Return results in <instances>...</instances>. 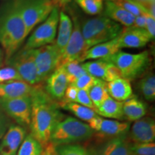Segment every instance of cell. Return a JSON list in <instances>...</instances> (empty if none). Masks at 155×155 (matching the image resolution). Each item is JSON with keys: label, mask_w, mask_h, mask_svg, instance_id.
Returning a JSON list of instances; mask_svg holds the SVG:
<instances>
[{"label": "cell", "mask_w": 155, "mask_h": 155, "mask_svg": "<svg viewBox=\"0 0 155 155\" xmlns=\"http://www.w3.org/2000/svg\"><path fill=\"white\" fill-rule=\"evenodd\" d=\"M31 98V134L45 148L55 125L62 119L60 106L43 90L42 84L35 86Z\"/></svg>", "instance_id": "6da1fadb"}, {"label": "cell", "mask_w": 155, "mask_h": 155, "mask_svg": "<svg viewBox=\"0 0 155 155\" xmlns=\"http://www.w3.org/2000/svg\"><path fill=\"white\" fill-rule=\"evenodd\" d=\"M28 35L18 0H7L0 7V44L5 62L18 51Z\"/></svg>", "instance_id": "7a4b0ae2"}, {"label": "cell", "mask_w": 155, "mask_h": 155, "mask_svg": "<svg viewBox=\"0 0 155 155\" xmlns=\"http://www.w3.org/2000/svg\"><path fill=\"white\" fill-rule=\"evenodd\" d=\"M124 27L101 16L87 19L81 25V32L88 50L93 46L119 38Z\"/></svg>", "instance_id": "3957f363"}, {"label": "cell", "mask_w": 155, "mask_h": 155, "mask_svg": "<svg viewBox=\"0 0 155 155\" xmlns=\"http://www.w3.org/2000/svg\"><path fill=\"white\" fill-rule=\"evenodd\" d=\"M94 131L88 124L71 116L58 121L50 137L49 144L53 147L85 141L92 137Z\"/></svg>", "instance_id": "277c9868"}, {"label": "cell", "mask_w": 155, "mask_h": 155, "mask_svg": "<svg viewBox=\"0 0 155 155\" xmlns=\"http://www.w3.org/2000/svg\"><path fill=\"white\" fill-rule=\"evenodd\" d=\"M101 60L114 64L119 69L121 78L129 81L142 75L150 63V55L147 50L136 54L119 50L114 55Z\"/></svg>", "instance_id": "5b68a950"}, {"label": "cell", "mask_w": 155, "mask_h": 155, "mask_svg": "<svg viewBox=\"0 0 155 155\" xmlns=\"http://www.w3.org/2000/svg\"><path fill=\"white\" fill-rule=\"evenodd\" d=\"M55 6L49 16L37 28L28 39L22 48L35 50L47 45L54 43L57 35L60 11Z\"/></svg>", "instance_id": "8992f818"}, {"label": "cell", "mask_w": 155, "mask_h": 155, "mask_svg": "<svg viewBox=\"0 0 155 155\" xmlns=\"http://www.w3.org/2000/svg\"><path fill=\"white\" fill-rule=\"evenodd\" d=\"M18 3L28 35L48 18L55 7L51 0H18Z\"/></svg>", "instance_id": "52a82bcc"}, {"label": "cell", "mask_w": 155, "mask_h": 155, "mask_svg": "<svg viewBox=\"0 0 155 155\" xmlns=\"http://www.w3.org/2000/svg\"><path fill=\"white\" fill-rule=\"evenodd\" d=\"M6 63L16 70L22 80L31 86H38L42 83L35 63L34 50L22 48L6 61Z\"/></svg>", "instance_id": "ba28073f"}, {"label": "cell", "mask_w": 155, "mask_h": 155, "mask_svg": "<svg viewBox=\"0 0 155 155\" xmlns=\"http://www.w3.org/2000/svg\"><path fill=\"white\" fill-rule=\"evenodd\" d=\"M0 108L9 119H12L21 127L30 124L32 114L31 96H23L15 98H0Z\"/></svg>", "instance_id": "9c48e42d"}, {"label": "cell", "mask_w": 155, "mask_h": 155, "mask_svg": "<svg viewBox=\"0 0 155 155\" xmlns=\"http://www.w3.org/2000/svg\"><path fill=\"white\" fill-rule=\"evenodd\" d=\"M73 22L72 34L68 42L65 51L58 60L56 69L61 68L69 62L74 61H78L80 62L81 58L87 51L86 43L81 32L80 22L77 18H73Z\"/></svg>", "instance_id": "30bf717a"}, {"label": "cell", "mask_w": 155, "mask_h": 155, "mask_svg": "<svg viewBox=\"0 0 155 155\" xmlns=\"http://www.w3.org/2000/svg\"><path fill=\"white\" fill-rule=\"evenodd\" d=\"M34 55L37 71L42 82L55 71L60 55L54 43L35 49Z\"/></svg>", "instance_id": "8fae6325"}, {"label": "cell", "mask_w": 155, "mask_h": 155, "mask_svg": "<svg viewBox=\"0 0 155 155\" xmlns=\"http://www.w3.org/2000/svg\"><path fill=\"white\" fill-rule=\"evenodd\" d=\"M88 123L89 127L94 131L110 138L127 135L130 129V124L128 122L104 119L98 115Z\"/></svg>", "instance_id": "7c38bea8"}, {"label": "cell", "mask_w": 155, "mask_h": 155, "mask_svg": "<svg viewBox=\"0 0 155 155\" xmlns=\"http://www.w3.org/2000/svg\"><path fill=\"white\" fill-rule=\"evenodd\" d=\"M86 72L96 78L108 83L121 78L119 69L114 64L98 59L82 63Z\"/></svg>", "instance_id": "4fadbf2b"}, {"label": "cell", "mask_w": 155, "mask_h": 155, "mask_svg": "<svg viewBox=\"0 0 155 155\" xmlns=\"http://www.w3.org/2000/svg\"><path fill=\"white\" fill-rule=\"evenodd\" d=\"M25 137V127L15 124L9 126L0 143V154L16 155Z\"/></svg>", "instance_id": "5bb4252c"}, {"label": "cell", "mask_w": 155, "mask_h": 155, "mask_svg": "<svg viewBox=\"0 0 155 155\" xmlns=\"http://www.w3.org/2000/svg\"><path fill=\"white\" fill-rule=\"evenodd\" d=\"M129 139L133 143H150L155 140V121L151 117L137 120L131 127Z\"/></svg>", "instance_id": "9a60e30c"}, {"label": "cell", "mask_w": 155, "mask_h": 155, "mask_svg": "<svg viewBox=\"0 0 155 155\" xmlns=\"http://www.w3.org/2000/svg\"><path fill=\"white\" fill-rule=\"evenodd\" d=\"M131 142L127 135L113 137L101 144L93 155H132L130 150Z\"/></svg>", "instance_id": "2e32d148"}, {"label": "cell", "mask_w": 155, "mask_h": 155, "mask_svg": "<svg viewBox=\"0 0 155 155\" xmlns=\"http://www.w3.org/2000/svg\"><path fill=\"white\" fill-rule=\"evenodd\" d=\"M151 41L148 33L144 29L124 28L118 38L120 50L122 48H141Z\"/></svg>", "instance_id": "e0dca14e"}, {"label": "cell", "mask_w": 155, "mask_h": 155, "mask_svg": "<svg viewBox=\"0 0 155 155\" xmlns=\"http://www.w3.org/2000/svg\"><path fill=\"white\" fill-rule=\"evenodd\" d=\"M68 86V82L65 71L63 68H59L46 79L45 91L52 99L61 101Z\"/></svg>", "instance_id": "ac0fdd59"}, {"label": "cell", "mask_w": 155, "mask_h": 155, "mask_svg": "<svg viewBox=\"0 0 155 155\" xmlns=\"http://www.w3.org/2000/svg\"><path fill=\"white\" fill-rule=\"evenodd\" d=\"M35 86H31L23 81H13L0 83V98H15L31 96Z\"/></svg>", "instance_id": "d6986e66"}, {"label": "cell", "mask_w": 155, "mask_h": 155, "mask_svg": "<svg viewBox=\"0 0 155 155\" xmlns=\"http://www.w3.org/2000/svg\"><path fill=\"white\" fill-rule=\"evenodd\" d=\"M73 31V22L71 17L63 11L60 12L57 38L54 42L60 57L63 55Z\"/></svg>", "instance_id": "ffe728a7"}, {"label": "cell", "mask_w": 155, "mask_h": 155, "mask_svg": "<svg viewBox=\"0 0 155 155\" xmlns=\"http://www.w3.org/2000/svg\"><path fill=\"white\" fill-rule=\"evenodd\" d=\"M103 12V16L119 23L124 28H130L133 25L135 17L113 2L106 0Z\"/></svg>", "instance_id": "44dd1931"}, {"label": "cell", "mask_w": 155, "mask_h": 155, "mask_svg": "<svg viewBox=\"0 0 155 155\" xmlns=\"http://www.w3.org/2000/svg\"><path fill=\"white\" fill-rule=\"evenodd\" d=\"M120 50L118 38L110 40V41L103 42L96 45L87 50L83 57L80 60L81 63L90 61V60H98L109 57Z\"/></svg>", "instance_id": "7402d4cb"}, {"label": "cell", "mask_w": 155, "mask_h": 155, "mask_svg": "<svg viewBox=\"0 0 155 155\" xmlns=\"http://www.w3.org/2000/svg\"><path fill=\"white\" fill-rule=\"evenodd\" d=\"M108 95L118 101H125L133 96L132 87L130 81L123 78L106 83Z\"/></svg>", "instance_id": "603a6c76"}, {"label": "cell", "mask_w": 155, "mask_h": 155, "mask_svg": "<svg viewBox=\"0 0 155 155\" xmlns=\"http://www.w3.org/2000/svg\"><path fill=\"white\" fill-rule=\"evenodd\" d=\"M124 118L129 121H135L144 117L147 106L137 97L132 96L123 102Z\"/></svg>", "instance_id": "cb8c5ba5"}, {"label": "cell", "mask_w": 155, "mask_h": 155, "mask_svg": "<svg viewBox=\"0 0 155 155\" xmlns=\"http://www.w3.org/2000/svg\"><path fill=\"white\" fill-rule=\"evenodd\" d=\"M96 112L98 116L108 119H123V102L118 101L109 96L96 108Z\"/></svg>", "instance_id": "d4e9b609"}, {"label": "cell", "mask_w": 155, "mask_h": 155, "mask_svg": "<svg viewBox=\"0 0 155 155\" xmlns=\"http://www.w3.org/2000/svg\"><path fill=\"white\" fill-rule=\"evenodd\" d=\"M43 152L48 155H93L91 151L78 144L61 145L55 147L49 144Z\"/></svg>", "instance_id": "484cf974"}, {"label": "cell", "mask_w": 155, "mask_h": 155, "mask_svg": "<svg viewBox=\"0 0 155 155\" xmlns=\"http://www.w3.org/2000/svg\"><path fill=\"white\" fill-rule=\"evenodd\" d=\"M60 106H61L64 109L71 112L78 119L87 122L98 116V114L94 110L83 106L77 103L61 101L60 104Z\"/></svg>", "instance_id": "4316f807"}, {"label": "cell", "mask_w": 155, "mask_h": 155, "mask_svg": "<svg viewBox=\"0 0 155 155\" xmlns=\"http://www.w3.org/2000/svg\"><path fill=\"white\" fill-rule=\"evenodd\" d=\"M88 92L96 109L99 107L103 101L109 96L106 86V82L101 79L97 80L96 82L91 87Z\"/></svg>", "instance_id": "83f0119b"}, {"label": "cell", "mask_w": 155, "mask_h": 155, "mask_svg": "<svg viewBox=\"0 0 155 155\" xmlns=\"http://www.w3.org/2000/svg\"><path fill=\"white\" fill-rule=\"evenodd\" d=\"M43 148L32 134L25 137L16 155H42Z\"/></svg>", "instance_id": "f1b7e54d"}, {"label": "cell", "mask_w": 155, "mask_h": 155, "mask_svg": "<svg viewBox=\"0 0 155 155\" xmlns=\"http://www.w3.org/2000/svg\"><path fill=\"white\" fill-rule=\"evenodd\" d=\"M139 89L144 98L153 101L155 99V77L152 73H149L141 78L138 83Z\"/></svg>", "instance_id": "f546056e"}, {"label": "cell", "mask_w": 155, "mask_h": 155, "mask_svg": "<svg viewBox=\"0 0 155 155\" xmlns=\"http://www.w3.org/2000/svg\"><path fill=\"white\" fill-rule=\"evenodd\" d=\"M61 68H63L65 71L68 85L73 84L79 77L88 73L83 68L82 63H80L78 61L69 62Z\"/></svg>", "instance_id": "4dcf8cb0"}, {"label": "cell", "mask_w": 155, "mask_h": 155, "mask_svg": "<svg viewBox=\"0 0 155 155\" xmlns=\"http://www.w3.org/2000/svg\"><path fill=\"white\" fill-rule=\"evenodd\" d=\"M83 12L90 15H96L104 10V0H75Z\"/></svg>", "instance_id": "1f68e13d"}, {"label": "cell", "mask_w": 155, "mask_h": 155, "mask_svg": "<svg viewBox=\"0 0 155 155\" xmlns=\"http://www.w3.org/2000/svg\"><path fill=\"white\" fill-rule=\"evenodd\" d=\"M109 1L113 2L116 5L120 6L122 8L132 14L134 17L139 16L143 12H148L143 6L133 1V0H109Z\"/></svg>", "instance_id": "d6a6232c"}, {"label": "cell", "mask_w": 155, "mask_h": 155, "mask_svg": "<svg viewBox=\"0 0 155 155\" xmlns=\"http://www.w3.org/2000/svg\"><path fill=\"white\" fill-rule=\"evenodd\" d=\"M130 150L132 155H155L154 142L131 143Z\"/></svg>", "instance_id": "836d02e7"}, {"label": "cell", "mask_w": 155, "mask_h": 155, "mask_svg": "<svg viewBox=\"0 0 155 155\" xmlns=\"http://www.w3.org/2000/svg\"><path fill=\"white\" fill-rule=\"evenodd\" d=\"M13 81H22L16 70L10 66L0 68V83Z\"/></svg>", "instance_id": "e575fe53"}, {"label": "cell", "mask_w": 155, "mask_h": 155, "mask_svg": "<svg viewBox=\"0 0 155 155\" xmlns=\"http://www.w3.org/2000/svg\"><path fill=\"white\" fill-rule=\"evenodd\" d=\"M98 78H96L88 73L84 74L79 77L72 85L76 87L79 90L88 91L93 85L96 82Z\"/></svg>", "instance_id": "d590c367"}, {"label": "cell", "mask_w": 155, "mask_h": 155, "mask_svg": "<svg viewBox=\"0 0 155 155\" xmlns=\"http://www.w3.org/2000/svg\"><path fill=\"white\" fill-rule=\"evenodd\" d=\"M75 103L81 104V105L83 106H86V107H88L89 108H91V109L94 110V111L96 110L95 106L93 104L91 100L90 96H89L88 91L79 90L78 89L76 97V102Z\"/></svg>", "instance_id": "8d00e7d4"}, {"label": "cell", "mask_w": 155, "mask_h": 155, "mask_svg": "<svg viewBox=\"0 0 155 155\" xmlns=\"http://www.w3.org/2000/svg\"><path fill=\"white\" fill-rule=\"evenodd\" d=\"M78 89L72 84H69L65 90L63 100L64 102H76V97Z\"/></svg>", "instance_id": "74e56055"}, {"label": "cell", "mask_w": 155, "mask_h": 155, "mask_svg": "<svg viewBox=\"0 0 155 155\" xmlns=\"http://www.w3.org/2000/svg\"><path fill=\"white\" fill-rule=\"evenodd\" d=\"M144 30L147 32L151 40H154L155 37V17H152L149 12L146 14V26Z\"/></svg>", "instance_id": "f35d334b"}, {"label": "cell", "mask_w": 155, "mask_h": 155, "mask_svg": "<svg viewBox=\"0 0 155 155\" xmlns=\"http://www.w3.org/2000/svg\"><path fill=\"white\" fill-rule=\"evenodd\" d=\"M10 126V120L9 118L0 108V139L3 137L6 131Z\"/></svg>", "instance_id": "ab89813d"}, {"label": "cell", "mask_w": 155, "mask_h": 155, "mask_svg": "<svg viewBox=\"0 0 155 155\" xmlns=\"http://www.w3.org/2000/svg\"><path fill=\"white\" fill-rule=\"evenodd\" d=\"M133 1L143 6L152 17H155V0H133Z\"/></svg>", "instance_id": "60d3db41"}, {"label": "cell", "mask_w": 155, "mask_h": 155, "mask_svg": "<svg viewBox=\"0 0 155 155\" xmlns=\"http://www.w3.org/2000/svg\"><path fill=\"white\" fill-rule=\"evenodd\" d=\"M148 12H143L139 16L135 17L133 25L131 28H139V29H145L146 26V14Z\"/></svg>", "instance_id": "b9f144b4"}, {"label": "cell", "mask_w": 155, "mask_h": 155, "mask_svg": "<svg viewBox=\"0 0 155 155\" xmlns=\"http://www.w3.org/2000/svg\"><path fill=\"white\" fill-rule=\"evenodd\" d=\"M54 4V5L58 7V8L60 7H65L71 2V0H51Z\"/></svg>", "instance_id": "7bdbcfd3"}, {"label": "cell", "mask_w": 155, "mask_h": 155, "mask_svg": "<svg viewBox=\"0 0 155 155\" xmlns=\"http://www.w3.org/2000/svg\"><path fill=\"white\" fill-rule=\"evenodd\" d=\"M3 60H4V55L2 50L0 49V68L3 65Z\"/></svg>", "instance_id": "ee69618b"}, {"label": "cell", "mask_w": 155, "mask_h": 155, "mask_svg": "<svg viewBox=\"0 0 155 155\" xmlns=\"http://www.w3.org/2000/svg\"><path fill=\"white\" fill-rule=\"evenodd\" d=\"M42 155H48V154H46V153H45L44 152H42Z\"/></svg>", "instance_id": "f6af8a7d"}, {"label": "cell", "mask_w": 155, "mask_h": 155, "mask_svg": "<svg viewBox=\"0 0 155 155\" xmlns=\"http://www.w3.org/2000/svg\"><path fill=\"white\" fill-rule=\"evenodd\" d=\"M0 155H1V154H0Z\"/></svg>", "instance_id": "bcb514c9"}]
</instances>
